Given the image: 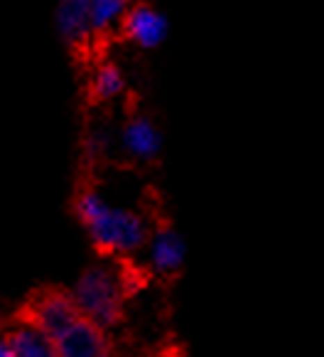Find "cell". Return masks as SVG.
Masks as SVG:
<instances>
[{
  "instance_id": "obj_1",
  "label": "cell",
  "mask_w": 324,
  "mask_h": 357,
  "mask_svg": "<svg viewBox=\"0 0 324 357\" xmlns=\"http://www.w3.org/2000/svg\"><path fill=\"white\" fill-rule=\"evenodd\" d=\"M76 212L89 231L91 242L106 254L131 257L140 252L150 234V227L140 212L111 205L96 190H84L79 195Z\"/></svg>"
},
{
  "instance_id": "obj_2",
  "label": "cell",
  "mask_w": 324,
  "mask_h": 357,
  "mask_svg": "<svg viewBox=\"0 0 324 357\" xmlns=\"http://www.w3.org/2000/svg\"><path fill=\"white\" fill-rule=\"evenodd\" d=\"M79 313L86 321L99 326L101 331H108L123 315V301H126V279L115 266L99 264L89 271L81 273L72 294Z\"/></svg>"
},
{
  "instance_id": "obj_3",
  "label": "cell",
  "mask_w": 324,
  "mask_h": 357,
  "mask_svg": "<svg viewBox=\"0 0 324 357\" xmlns=\"http://www.w3.org/2000/svg\"><path fill=\"white\" fill-rule=\"evenodd\" d=\"M57 357H111V345L106 333L84 315L69 323L62 333L52 337Z\"/></svg>"
},
{
  "instance_id": "obj_4",
  "label": "cell",
  "mask_w": 324,
  "mask_h": 357,
  "mask_svg": "<svg viewBox=\"0 0 324 357\" xmlns=\"http://www.w3.org/2000/svg\"><path fill=\"white\" fill-rule=\"evenodd\" d=\"M120 30H123L128 43H133L136 47L155 50L168 40L170 20L157 8L147 6V3H138V6H131L126 10Z\"/></svg>"
},
{
  "instance_id": "obj_5",
  "label": "cell",
  "mask_w": 324,
  "mask_h": 357,
  "mask_svg": "<svg viewBox=\"0 0 324 357\" xmlns=\"http://www.w3.org/2000/svg\"><path fill=\"white\" fill-rule=\"evenodd\" d=\"M143 249L147 252V264L155 273L160 276H170L177 273L184 266L187 259V244H184L182 234L172 227H157L147 234Z\"/></svg>"
},
{
  "instance_id": "obj_6",
  "label": "cell",
  "mask_w": 324,
  "mask_h": 357,
  "mask_svg": "<svg viewBox=\"0 0 324 357\" xmlns=\"http://www.w3.org/2000/svg\"><path fill=\"white\" fill-rule=\"evenodd\" d=\"M79 308L72 301L69 294H62V291H47V294L37 296L35 303L30 305V315L27 321L32 326H37L44 335L54 337L57 333H62L69 323H74L79 318Z\"/></svg>"
},
{
  "instance_id": "obj_7",
  "label": "cell",
  "mask_w": 324,
  "mask_h": 357,
  "mask_svg": "<svg viewBox=\"0 0 324 357\" xmlns=\"http://www.w3.org/2000/svg\"><path fill=\"white\" fill-rule=\"evenodd\" d=\"M162 133L147 116H131L120 128V148L140 163H150L162 153Z\"/></svg>"
},
{
  "instance_id": "obj_8",
  "label": "cell",
  "mask_w": 324,
  "mask_h": 357,
  "mask_svg": "<svg viewBox=\"0 0 324 357\" xmlns=\"http://www.w3.org/2000/svg\"><path fill=\"white\" fill-rule=\"evenodd\" d=\"M57 32L72 47H84L94 37L89 17V0H59L54 13Z\"/></svg>"
},
{
  "instance_id": "obj_9",
  "label": "cell",
  "mask_w": 324,
  "mask_h": 357,
  "mask_svg": "<svg viewBox=\"0 0 324 357\" xmlns=\"http://www.w3.org/2000/svg\"><path fill=\"white\" fill-rule=\"evenodd\" d=\"M8 342L13 347L15 357H57L54 342L49 335H44L37 326H32L30 321L20 323L17 328H13Z\"/></svg>"
},
{
  "instance_id": "obj_10",
  "label": "cell",
  "mask_w": 324,
  "mask_h": 357,
  "mask_svg": "<svg viewBox=\"0 0 324 357\" xmlns=\"http://www.w3.org/2000/svg\"><path fill=\"white\" fill-rule=\"evenodd\" d=\"M89 89H91V96L101 104L106 101H115L123 96L126 91V74L118 64L113 62H101L94 67L91 72V79H89Z\"/></svg>"
},
{
  "instance_id": "obj_11",
  "label": "cell",
  "mask_w": 324,
  "mask_h": 357,
  "mask_svg": "<svg viewBox=\"0 0 324 357\" xmlns=\"http://www.w3.org/2000/svg\"><path fill=\"white\" fill-rule=\"evenodd\" d=\"M128 8H131V0H89V17L94 35L118 30Z\"/></svg>"
},
{
  "instance_id": "obj_12",
  "label": "cell",
  "mask_w": 324,
  "mask_h": 357,
  "mask_svg": "<svg viewBox=\"0 0 324 357\" xmlns=\"http://www.w3.org/2000/svg\"><path fill=\"white\" fill-rule=\"evenodd\" d=\"M111 146H113V131H111L106 123H96V126L89 128V133H86V138H84L86 155L99 160V158L108 155Z\"/></svg>"
},
{
  "instance_id": "obj_13",
  "label": "cell",
  "mask_w": 324,
  "mask_h": 357,
  "mask_svg": "<svg viewBox=\"0 0 324 357\" xmlns=\"http://www.w3.org/2000/svg\"><path fill=\"white\" fill-rule=\"evenodd\" d=\"M0 357H15L13 355V347L8 342V337H0Z\"/></svg>"
}]
</instances>
